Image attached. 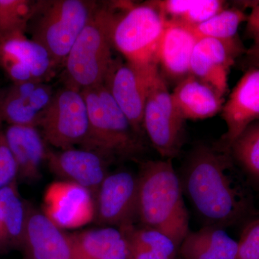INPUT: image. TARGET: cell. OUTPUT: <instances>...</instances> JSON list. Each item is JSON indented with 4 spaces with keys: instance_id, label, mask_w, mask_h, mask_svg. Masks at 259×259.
<instances>
[{
    "instance_id": "1",
    "label": "cell",
    "mask_w": 259,
    "mask_h": 259,
    "mask_svg": "<svg viewBox=\"0 0 259 259\" xmlns=\"http://www.w3.org/2000/svg\"><path fill=\"white\" fill-rule=\"evenodd\" d=\"M230 151L199 146L185 169V190L209 226H230L249 211V196L233 172Z\"/></svg>"
},
{
    "instance_id": "2",
    "label": "cell",
    "mask_w": 259,
    "mask_h": 259,
    "mask_svg": "<svg viewBox=\"0 0 259 259\" xmlns=\"http://www.w3.org/2000/svg\"><path fill=\"white\" fill-rule=\"evenodd\" d=\"M139 177L138 217L144 228L166 235L180 248L187 236L189 214L183 187L171 159L148 161Z\"/></svg>"
},
{
    "instance_id": "3",
    "label": "cell",
    "mask_w": 259,
    "mask_h": 259,
    "mask_svg": "<svg viewBox=\"0 0 259 259\" xmlns=\"http://www.w3.org/2000/svg\"><path fill=\"white\" fill-rule=\"evenodd\" d=\"M118 17L98 8L65 60L66 86L81 90L105 83L114 61L112 31Z\"/></svg>"
},
{
    "instance_id": "4",
    "label": "cell",
    "mask_w": 259,
    "mask_h": 259,
    "mask_svg": "<svg viewBox=\"0 0 259 259\" xmlns=\"http://www.w3.org/2000/svg\"><path fill=\"white\" fill-rule=\"evenodd\" d=\"M89 134L83 148L106 156L130 157L143 149L138 134L105 83L84 89Z\"/></svg>"
},
{
    "instance_id": "5",
    "label": "cell",
    "mask_w": 259,
    "mask_h": 259,
    "mask_svg": "<svg viewBox=\"0 0 259 259\" xmlns=\"http://www.w3.org/2000/svg\"><path fill=\"white\" fill-rule=\"evenodd\" d=\"M39 5V4H38ZM32 40L47 49L56 64L65 62L83 28L98 9L95 2L56 0L42 3Z\"/></svg>"
},
{
    "instance_id": "6",
    "label": "cell",
    "mask_w": 259,
    "mask_h": 259,
    "mask_svg": "<svg viewBox=\"0 0 259 259\" xmlns=\"http://www.w3.org/2000/svg\"><path fill=\"white\" fill-rule=\"evenodd\" d=\"M166 20L153 2L133 7L118 17L112 31V44L127 62L158 66V52Z\"/></svg>"
},
{
    "instance_id": "7",
    "label": "cell",
    "mask_w": 259,
    "mask_h": 259,
    "mask_svg": "<svg viewBox=\"0 0 259 259\" xmlns=\"http://www.w3.org/2000/svg\"><path fill=\"white\" fill-rule=\"evenodd\" d=\"M39 126L44 140L55 148L83 146L88 139L89 119L81 92L65 85L54 93Z\"/></svg>"
},
{
    "instance_id": "8",
    "label": "cell",
    "mask_w": 259,
    "mask_h": 259,
    "mask_svg": "<svg viewBox=\"0 0 259 259\" xmlns=\"http://www.w3.org/2000/svg\"><path fill=\"white\" fill-rule=\"evenodd\" d=\"M185 122L159 71L150 89L143 126L162 157L171 159L180 152Z\"/></svg>"
},
{
    "instance_id": "9",
    "label": "cell",
    "mask_w": 259,
    "mask_h": 259,
    "mask_svg": "<svg viewBox=\"0 0 259 259\" xmlns=\"http://www.w3.org/2000/svg\"><path fill=\"white\" fill-rule=\"evenodd\" d=\"M158 72L157 66H143L127 61H114L105 80V84L137 134L144 128L148 94Z\"/></svg>"
},
{
    "instance_id": "10",
    "label": "cell",
    "mask_w": 259,
    "mask_h": 259,
    "mask_svg": "<svg viewBox=\"0 0 259 259\" xmlns=\"http://www.w3.org/2000/svg\"><path fill=\"white\" fill-rule=\"evenodd\" d=\"M0 64L13 83L46 82L57 66L47 49L25 33L0 38Z\"/></svg>"
},
{
    "instance_id": "11",
    "label": "cell",
    "mask_w": 259,
    "mask_h": 259,
    "mask_svg": "<svg viewBox=\"0 0 259 259\" xmlns=\"http://www.w3.org/2000/svg\"><path fill=\"white\" fill-rule=\"evenodd\" d=\"M246 51L239 37L230 40L198 39L190 61V74L207 83L221 96L228 90V74L237 58Z\"/></svg>"
},
{
    "instance_id": "12",
    "label": "cell",
    "mask_w": 259,
    "mask_h": 259,
    "mask_svg": "<svg viewBox=\"0 0 259 259\" xmlns=\"http://www.w3.org/2000/svg\"><path fill=\"white\" fill-rule=\"evenodd\" d=\"M139 177L128 171L109 174L97 194L95 218L100 224L132 226L138 217Z\"/></svg>"
},
{
    "instance_id": "13",
    "label": "cell",
    "mask_w": 259,
    "mask_h": 259,
    "mask_svg": "<svg viewBox=\"0 0 259 259\" xmlns=\"http://www.w3.org/2000/svg\"><path fill=\"white\" fill-rule=\"evenodd\" d=\"M44 213L61 229H74L95 218V201L90 191L73 182L51 184L44 197Z\"/></svg>"
},
{
    "instance_id": "14",
    "label": "cell",
    "mask_w": 259,
    "mask_h": 259,
    "mask_svg": "<svg viewBox=\"0 0 259 259\" xmlns=\"http://www.w3.org/2000/svg\"><path fill=\"white\" fill-rule=\"evenodd\" d=\"M23 247L25 259H88L71 235L56 226L44 212L27 205Z\"/></svg>"
},
{
    "instance_id": "15",
    "label": "cell",
    "mask_w": 259,
    "mask_h": 259,
    "mask_svg": "<svg viewBox=\"0 0 259 259\" xmlns=\"http://www.w3.org/2000/svg\"><path fill=\"white\" fill-rule=\"evenodd\" d=\"M221 112L227 131L219 148L230 151L231 145L242 133L259 120V68L245 71L225 102Z\"/></svg>"
},
{
    "instance_id": "16",
    "label": "cell",
    "mask_w": 259,
    "mask_h": 259,
    "mask_svg": "<svg viewBox=\"0 0 259 259\" xmlns=\"http://www.w3.org/2000/svg\"><path fill=\"white\" fill-rule=\"evenodd\" d=\"M106 156L81 148L47 151L49 169L56 176L90 191L96 198L102 182L109 175Z\"/></svg>"
},
{
    "instance_id": "17",
    "label": "cell",
    "mask_w": 259,
    "mask_h": 259,
    "mask_svg": "<svg viewBox=\"0 0 259 259\" xmlns=\"http://www.w3.org/2000/svg\"><path fill=\"white\" fill-rule=\"evenodd\" d=\"M54 94L46 82L13 83L0 90V121L8 125L38 127Z\"/></svg>"
},
{
    "instance_id": "18",
    "label": "cell",
    "mask_w": 259,
    "mask_h": 259,
    "mask_svg": "<svg viewBox=\"0 0 259 259\" xmlns=\"http://www.w3.org/2000/svg\"><path fill=\"white\" fill-rule=\"evenodd\" d=\"M198 38L189 27L166 20L158 52V65L171 81L179 83L190 74V61Z\"/></svg>"
},
{
    "instance_id": "19",
    "label": "cell",
    "mask_w": 259,
    "mask_h": 259,
    "mask_svg": "<svg viewBox=\"0 0 259 259\" xmlns=\"http://www.w3.org/2000/svg\"><path fill=\"white\" fill-rule=\"evenodd\" d=\"M4 134L18 166V176L28 182L39 180L41 177L40 167L47 159V151L45 140L37 127L8 125Z\"/></svg>"
},
{
    "instance_id": "20",
    "label": "cell",
    "mask_w": 259,
    "mask_h": 259,
    "mask_svg": "<svg viewBox=\"0 0 259 259\" xmlns=\"http://www.w3.org/2000/svg\"><path fill=\"white\" fill-rule=\"evenodd\" d=\"M171 95L185 120H205L214 117L222 112L226 102L224 97L192 74L177 83Z\"/></svg>"
},
{
    "instance_id": "21",
    "label": "cell",
    "mask_w": 259,
    "mask_h": 259,
    "mask_svg": "<svg viewBox=\"0 0 259 259\" xmlns=\"http://www.w3.org/2000/svg\"><path fill=\"white\" fill-rule=\"evenodd\" d=\"M238 249V241L213 226L189 232L179 248L185 259H236Z\"/></svg>"
},
{
    "instance_id": "22",
    "label": "cell",
    "mask_w": 259,
    "mask_h": 259,
    "mask_svg": "<svg viewBox=\"0 0 259 259\" xmlns=\"http://www.w3.org/2000/svg\"><path fill=\"white\" fill-rule=\"evenodd\" d=\"M70 235L88 259H128V241L120 228L107 227Z\"/></svg>"
},
{
    "instance_id": "23",
    "label": "cell",
    "mask_w": 259,
    "mask_h": 259,
    "mask_svg": "<svg viewBox=\"0 0 259 259\" xmlns=\"http://www.w3.org/2000/svg\"><path fill=\"white\" fill-rule=\"evenodd\" d=\"M15 182L0 190V242L23 246L27 204L20 198Z\"/></svg>"
},
{
    "instance_id": "24",
    "label": "cell",
    "mask_w": 259,
    "mask_h": 259,
    "mask_svg": "<svg viewBox=\"0 0 259 259\" xmlns=\"http://www.w3.org/2000/svg\"><path fill=\"white\" fill-rule=\"evenodd\" d=\"M247 19L248 15L241 9L224 8L207 21L189 28L198 39L210 37L230 40L238 37V28Z\"/></svg>"
},
{
    "instance_id": "25",
    "label": "cell",
    "mask_w": 259,
    "mask_h": 259,
    "mask_svg": "<svg viewBox=\"0 0 259 259\" xmlns=\"http://www.w3.org/2000/svg\"><path fill=\"white\" fill-rule=\"evenodd\" d=\"M230 151L242 168L259 183V120L242 133Z\"/></svg>"
},
{
    "instance_id": "26",
    "label": "cell",
    "mask_w": 259,
    "mask_h": 259,
    "mask_svg": "<svg viewBox=\"0 0 259 259\" xmlns=\"http://www.w3.org/2000/svg\"><path fill=\"white\" fill-rule=\"evenodd\" d=\"M34 10L27 0H0V38L25 33Z\"/></svg>"
},
{
    "instance_id": "27",
    "label": "cell",
    "mask_w": 259,
    "mask_h": 259,
    "mask_svg": "<svg viewBox=\"0 0 259 259\" xmlns=\"http://www.w3.org/2000/svg\"><path fill=\"white\" fill-rule=\"evenodd\" d=\"M129 243L144 247L166 256L175 259L179 248L169 237L151 228H136L134 226L122 228Z\"/></svg>"
},
{
    "instance_id": "28",
    "label": "cell",
    "mask_w": 259,
    "mask_h": 259,
    "mask_svg": "<svg viewBox=\"0 0 259 259\" xmlns=\"http://www.w3.org/2000/svg\"><path fill=\"white\" fill-rule=\"evenodd\" d=\"M221 0H193L192 6L178 23L194 27L207 21L224 9Z\"/></svg>"
},
{
    "instance_id": "29",
    "label": "cell",
    "mask_w": 259,
    "mask_h": 259,
    "mask_svg": "<svg viewBox=\"0 0 259 259\" xmlns=\"http://www.w3.org/2000/svg\"><path fill=\"white\" fill-rule=\"evenodd\" d=\"M238 242L236 259H259V218L245 227Z\"/></svg>"
},
{
    "instance_id": "30",
    "label": "cell",
    "mask_w": 259,
    "mask_h": 259,
    "mask_svg": "<svg viewBox=\"0 0 259 259\" xmlns=\"http://www.w3.org/2000/svg\"><path fill=\"white\" fill-rule=\"evenodd\" d=\"M18 166L3 131H0V190L16 182Z\"/></svg>"
},
{
    "instance_id": "31",
    "label": "cell",
    "mask_w": 259,
    "mask_h": 259,
    "mask_svg": "<svg viewBox=\"0 0 259 259\" xmlns=\"http://www.w3.org/2000/svg\"><path fill=\"white\" fill-rule=\"evenodd\" d=\"M245 35L253 40V44L259 42V2L254 3L251 12L248 15L245 27Z\"/></svg>"
},
{
    "instance_id": "32",
    "label": "cell",
    "mask_w": 259,
    "mask_h": 259,
    "mask_svg": "<svg viewBox=\"0 0 259 259\" xmlns=\"http://www.w3.org/2000/svg\"><path fill=\"white\" fill-rule=\"evenodd\" d=\"M242 66L245 70L250 68H259V42L253 44L246 49L242 59Z\"/></svg>"
}]
</instances>
